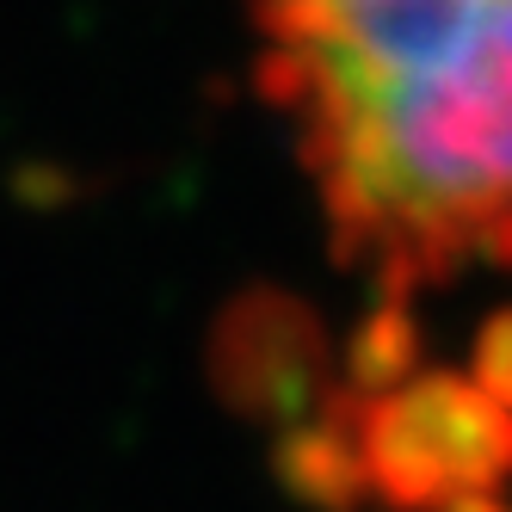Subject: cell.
Masks as SVG:
<instances>
[{"label": "cell", "instance_id": "1", "mask_svg": "<svg viewBox=\"0 0 512 512\" xmlns=\"http://www.w3.org/2000/svg\"><path fill=\"white\" fill-rule=\"evenodd\" d=\"M260 81L377 290L512 266V0H253Z\"/></svg>", "mask_w": 512, "mask_h": 512}]
</instances>
